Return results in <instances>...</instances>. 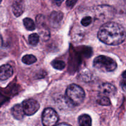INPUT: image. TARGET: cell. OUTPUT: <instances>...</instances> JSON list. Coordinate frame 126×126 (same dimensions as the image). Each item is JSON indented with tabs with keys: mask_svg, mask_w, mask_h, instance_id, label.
I'll return each instance as SVG.
<instances>
[{
	"mask_svg": "<svg viewBox=\"0 0 126 126\" xmlns=\"http://www.w3.org/2000/svg\"><path fill=\"white\" fill-rule=\"evenodd\" d=\"M97 36L100 41L107 45L117 46L125 41L126 32L119 23L109 22L101 26Z\"/></svg>",
	"mask_w": 126,
	"mask_h": 126,
	"instance_id": "obj_1",
	"label": "cell"
},
{
	"mask_svg": "<svg viewBox=\"0 0 126 126\" xmlns=\"http://www.w3.org/2000/svg\"><path fill=\"white\" fill-rule=\"evenodd\" d=\"M66 96L69 103L74 106H78L84 102L86 94L82 87L72 84L66 89Z\"/></svg>",
	"mask_w": 126,
	"mask_h": 126,
	"instance_id": "obj_2",
	"label": "cell"
},
{
	"mask_svg": "<svg viewBox=\"0 0 126 126\" xmlns=\"http://www.w3.org/2000/svg\"><path fill=\"white\" fill-rule=\"evenodd\" d=\"M93 65L97 70L102 72H112L117 68V63L110 57L99 55L95 58Z\"/></svg>",
	"mask_w": 126,
	"mask_h": 126,
	"instance_id": "obj_3",
	"label": "cell"
},
{
	"mask_svg": "<svg viewBox=\"0 0 126 126\" xmlns=\"http://www.w3.org/2000/svg\"><path fill=\"white\" fill-rule=\"evenodd\" d=\"M59 121L57 112L51 108H47L42 114V123L44 126H55Z\"/></svg>",
	"mask_w": 126,
	"mask_h": 126,
	"instance_id": "obj_4",
	"label": "cell"
},
{
	"mask_svg": "<svg viewBox=\"0 0 126 126\" xmlns=\"http://www.w3.org/2000/svg\"><path fill=\"white\" fill-rule=\"evenodd\" d=\"M22 105L25 114L27 116L33 115L39 110L40 108L39 102L33 98H29L24 100Z\"/></svg>",
	"mask_w": 126,
	"mask_h": 126,
	"instance_id": "obj_5",
	"label": "cell"
},
{
	"mask_svg": "<svg viewBox=\"0 0 126 126\" xmlns=\"http://www.w3.org/2000/svg\"><path fill=\"white\" fill-rule=\"evenodd\" d=\"M100 96H104L109 98L110 97L114 96L116 94V87L114 85L108 82L102 84L98 89Z\"/></svg>",
	"mask_w": 126,
	"mask_h": 126,
	"instance_id": "obj_6",
	"label": "cell"
},
{
	"mask_svg": "<svg viewBox=\"0 0 126 126\" xmlns=\"http://www.w3.org/2000/svg\"><path fill=\"white\" fill-rule=\"evenodd\" d=\"M14 70L12 66L9 64H4L0 66V80L5 81L13 75Z\"/></svg>",
	"mask_w": 126,
	"mask_h": 126,
	"instance_id": "obj_7",
	"label": "cell"
},
{
	"mask_svg": "<svg viewBox=\"0 0 126 126\" xmlns=\"http://www.w3.org/2000/svg\"><path fill=\"white\" fill-rule=\"evenodd\" d=\"M63 17V14L61 12L54 11L52 12L49 17V21H50V24L53 27L58 26L60 24Z\"/></svg>",
	"mask_w": 126,
	"mask_h": 126,
	"instance_id": "obj_8",
	"label": "cell"
},
{
	"mask_svg": "<svg viewBox=\"0 0 126 126\" xmlns=\"http://www.w3.org/2000/svg\"><path fill=\"white\" fill-rule=\"evenodd\" d=\"M12 12L16 17H19L24 12L25 7L23 2L22 1H16L13 2L12 6Z\"/></svg>",
	"mask_w": 126,
	"mask_h": 126,
	"instance_id": "obj_9",
	"label": "cell"
},
{
	"mask_svg": "<svg viewBox=\"0 0 126 126\" xmlns=\"http://www.w3.org/2000/svg\"><path fill=\"white\" fill-rule=\"evenodd\" d=\"M11 113L14 118H16L17 120L22 119L25 116L24 111H23L22 105L17 104L14 106L11 110Z\"/></svg>",
	"mask_w": 126,
	"mask_h": 126,
	"instance_id": "obj_10",
	"label": "cell"
},
{
	"mask_svg": "<svg viewBox=\"0 0 126 126\" xmlns=\"http://www.w3.org/2000/svg\"><path fill=\"white\" fill-rule=\"evenodd\" d=\"M79 126H92V119L87 114H81L78 118Z\"/></svg>",
	"mask_w": 126,
	"mask_h": 126,
	"instance_id": "obj_11",
	"label": "cell"
},
{
	"mask_svg": "<svg viewBox=\"0 0 126 126\" xmlns=\"http://www.w3.org/2000/svg\"><path fill=\"white\" fill-rule=\"evenodd\" d=\"M23 25H24V27H25L27 30L33 31L35 29V23H34V21L32 18H28V17L25 18L23 20Z\"/></svg>",
	"mask_w": 126,
	"mask_h": 126,
	"instance_id": "obj_12",
	"label": "cell"
},
{
	"mask_svg": "<svg viewBox=\"0 0 126 126\" xmlns=\"http://www.w3.org/2000/svg\"><path fill=\"white\" fill-rule=\"evenodd\" d=\"M22 61L26 65H32L37 61V59L34 55H32V54H28V55H24L22 57Z\"/></svg>",
	"mask_w": 126,
	"mask_h": 126,
	"instance_id": "obj_13",
	"label": "cell"
},
{
	"mask_svg": "<svg viewBox=\"0 0 126 126\" xmlns=\"http://www.w3.org/2000/svg\"><path fill=\"white\" fill-rule=\"evenodd\" d=\"M51 65L55 69L58 70H63L65 68V63L62 60H55L52 62Z\"/></svg>",
	"mask_w": 126,
	"mask_h": 126,
	"instance_id": "obj_14",
	"label": "cell"
},
{
	"mask_svg": "<svg viewBox=\"0 0 126 126\" xmlns=\"http://www.w3.org/2000/svg\"><path fill=\"white\" fill-rule=\"evenodd\" d=\"M39 41V36L37 33H32L28 36V42L32 46H36Z\"/></svg>",
	"mask_w": 126,
	"mask_h": 126,
	"instance_id": "obj_15",
	"label": "cell"
},
{
	"mask_svg": "<svg viewBox=\"0 0 126 126\" xmlns=\"http://www.w3.org/2000/svg\"><path fill=\"white\" fill-rule=\"evenodd\" d=\"M97 103L102 106H109L111 105L110 98L104 96H100L99 98L97 100Z\"/></svg>",
	"mask_w": 126,
	"mask_h": 126,
	"instance_id": "obj_16",
	"label": "cell"
},
{
	"mask_svg": "<svg viewBox=\"0 0 126 126\" xmlns=\"http://www.w3.org/2000/svg\"><path fill=\"white\" fill-rule=\"evenodd\" d=\"M92 22V17H90V16H86L84 18H82V19L81 20V24L84 26V27H87V26L89 25Z\"/></svg>",
	"mask_w": 126,
	"mask_h": 126,
	"instance_id": "obj_17",
	"label": "cell"
},
{
	"mask_svg": "<svg viewBox=\"0 0 126 126\" xmlns=\"http://www.w3.org/2000/svg\"><path fill=\"white\" fill-rule=\"evenodd\" d=\"M76 2H77L76 0H68L66 2V4L68 7H69V8H72Z\"/></svg>",
	"mask_w": 126,
	"mask_h": 126,
	"instance_id": "obj_18",
	"label": "cell"
},
{
	"mask_svg": "<svg viewBox=\"0 0 126 126\" xmlns=\"http://www.w3.org/2000/svg\"><path fill=\"white\" fill-rule=\"evenodd\" d=\"M120 86L122 89L126 92V79H123L120 82Z\"/></svg>",
	"mask_w": 126,
	"mask_h": 126,
	"instance_id": "obj_19",
	"label": "cell"
},
{
	"mask_svg": "<svg viewBox=\"0 0 126 126\" xmlns=\"http://www.w3.org/2000/svg\"><path fill=\"white\" fill-rule=\"evenodd\" d=\"M55 126H71L68 124H66V123H61V124H59Z\"/></svg>",
	"mask_w": 126,
	"mask_h": 126,
	"instance_id": "obj_20",
	"label": "cell"
},
{
	"mask_svg": "<svg viewBox=\"0 0 126 126\" xmlns=\"http://www.w3.org/2000/svg\"><path fill=\"white\" fill-rule=\"evenodd\" d=\"M122 76H123V78L124 79H126V70H125V71L123 73Z\"/></svg>",
	"mask_w": 126,
	"mask_h": 126,
	"instance_id": "obj_21",
	"label": "cell"
},
{
	"mask_svg": "<svg viewBox=\"0 0 126 126\" xmlns=\"http://www.w3.org/2000/svg\"><path fill=\"white\" fill-rule=\"evenodd\" d=\"M54 2H55V3H57V6H60V4H61L62 2V1H54Z\"/></svg>",
	"mask_w": 126,
	"mask_h": 126,
	"instance_id": "obj_22",
	"label": "cell"
},
{
	"mask_svg": "<svg viewBox=\"0 0 126 126\" xmlns=\"http://www.w3.org/2000/svg\"><path fill=\"white\" fill-rule=\"evenodd\" d=\"M2 45V37H1V35H0V48L1 47Z\"/></svg>",
	"mask_w": 126,
	"mask_h": 126,
	"instance_id": "obj_23",
	"label": "cell"
},
{
	"mask_svg": "<svg viewBox=\"0 0 126 126\" xmlns=\"http://www.w3.org/2000/svg\"><path fill=\"white\" fill-rule=\"evenodd\" d=\"M1 2V1H0V2Z\"/></svg>",
	"mask_w": 126,
	"mask_h": 126,
	"instance_id": "obj_24",
	"label": "cell"
}]
</instances>
